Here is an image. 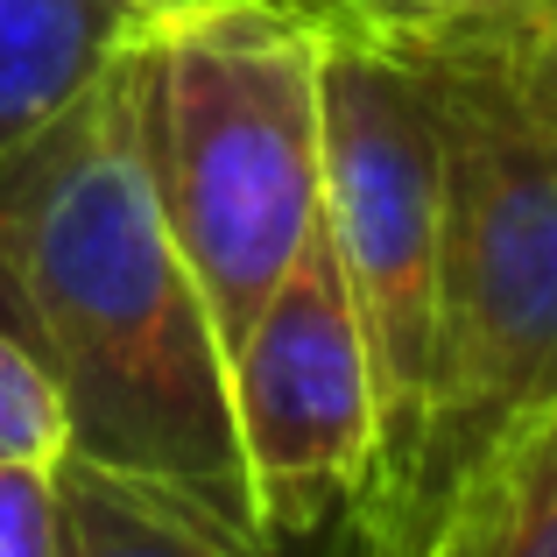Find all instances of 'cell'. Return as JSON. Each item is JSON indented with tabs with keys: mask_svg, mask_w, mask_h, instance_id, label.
<instances>
[{
	"mask_svg": "<svg viewBox=\"0 0 557 557\" xmlns=\"http://www.w3.org/2000/svg\"><path fill=\"white\" fill-rule=\"evenodd\" d=\"M423 71L445 149L437 332L409 550L516 423L557 403V121L508 78L480 22L374 36Z\"/></svg>",
	"mask_w": 557,
	"mask_h": 557,
	"instance_id": "obj_2",
	"label": "cell"
},
{
	"mask_svg": "<svg viewBox=\"0 0 557 557\" xmlns=\"http://www.w3.org/2000/svg\"><path fill=\"white\" fill-rule=\"evenodd\" d=\"M64 473V536L71 557H395L374 502L332 516L304 536H261L212 516L177 487L113 473L92 459H57Z\"/></svg>",
	"mask_w": 557,
	"mask_h": 557,
	"instance_id": "obj_6",
	"label": "cell"
},
{
	"mask_svg": "<svg viewBox=\"0 0 557 557\" xmlns=\"http://www.w3.org/2000/svg\"><path fill=\"white\" fill-rule=\"evenodd\" d=\"M325 92V240L339 255L374 374V516L395 557L409 550V494L423 466L437 332V233H445V149L423 71L403 50L318 28Z\"/></svg>",
	"mask_w": 557,
	"mask_h": 557,
	"instance_id": "obj_4",
	"label": "cell"
},
{
	"mask_svg": "<svg viewBox=\"0 0 557 557\" xmlns=\"http://www.w3.org/2000/svg\"><path fill=\"white\" fill-rule=\"evenodd\" d=\"M431 557H557V403L473 466L437 516Z\"/></svg>",
	"mask_w": 557,
	"mask_h": 557,
	"instance_id": "obj_8",
	"label": "cell"
},
{
	"mask_svg": "<svg viewBox=\"0 0 557 557\" xmlns=\"http://www.w3.org/2000/svg\"><path fill=\"white\" fill-rule=\"evenodd\" d=\"M0 557H71L57 466L0 459Z\"/></svg>",
	"mask_w": 557,
	"mask_h": 557,
	"instance_id": "obj_10",
	"label": "cell"
},
{
	"mask_svg": "<svg viewBox=\"0 0 557 557\" xmlns=\"http://www.w3.org/2000/svg\"><path fill=\"white\" fill-rule=\"evenodd\" d=\"M149 14L156 0H0V156L57 121Z\"/></svg>",
	"mask_w": 557,
	"mask_h": 557,
	"instance_id": "obj_7",
	"label": "cell"
},
{
	"mask_svg": "<svg viewBox=\"0 0 557 557\" xmlns=\"http://www.w3.org/2000/svg\"><path fill=\"white\" fill-rule=\"evenodd\" d=\"M318 57L289 0H163L135 36L141 156L226 354L325 219Z\"/></svg>",
	"mask_w": 557,
	"mask_h": 557,
	"instance_id": "obj_3",
	"label": "cell"
},
{
	"mask_svg": "<svg viewBox=\"0 0 557 557\" xmlns=\"http://www.w3.org/2000/svg\"><path fill=\"white\" fill-rule=\"evenodd\" d=\"M233 445L261 536H304L374 502V374L325 219L226 354Z\"/></svg>",
	"mask_w": 557,
	"mask_h": 557,
	"instance_id": "obj_5",
	"label": "cell"
},
{
	"mask_svg": "<svg viewBox=\"0 0 557 557\" xmlns=\"http://www.w3.org/2000/svg\"><path fill=\"white\" fill-rule=\"evenodd\" d=\"M480 28L494 36L508 78L557 121V0H516L502 14H480Z\"/></svg>",
	"mask_w": 557,
	"mask_h": 557,
	"instance_id": "obj_12",
	"label": "cell"
},
{
	"mask_svg": "<svg viewBox=\"0 0 557 557\" xmlns=\"http://www.w3.org/2000/svg\"><path fill=\"white\" fill-rule=\"evenodd\" d=\"M156 8H163V0H156Z\"/></svg>",
	"mask_w": 557,
	"mask_h": 557,
	"instance_id": "obj_13",
	"label": "cell"
},
{
	"mask_svg": "<svg viewBox=\"0 0 557 557\" xmlns=\"http://www.w3.org/2000/svg\"><path fill=\"white\" fill-rule=\"evenodd\" d=\"M0 325L64 388V459L261 530L233 445L226 346L141 156L135 42L0 156Z\"/></svg>",
	"mask_w": 557,
	"mask_h": 557,
	"instance_id": "obj_1",
	"label": "cell"
},
{
	"mask_svg": "<svg viewBox=\"0 0 557 557\" xmlns=\"http://www.w3.org/2000/svg\"><path fill=\"white\" fill-rule=\"evenodd\" d=\"M297 14H311L318 28H346V36H423L445 22H480L502 14L516 0H289Z\"/></svg>",
	"mask_w": 557,
	"mask_h": 557,
	"instance_id": "obj_11",
	"label": "cell"
},
{
	"mask_svg": "<svg viewBox=\"0 0 557 557\" xmlns=\"http://www.w3.org/2000/svg\"><path fill=\"white\" fill-rule=\"evenodd\" d=\"M71 451V409L36 354L0 325V459L57 466Z\"/></svg>",
	"mask_w": 557,
	"mask_h": 557,
	"instance_id": "obj_9",
	"label": "cell"
}]
</instances>
